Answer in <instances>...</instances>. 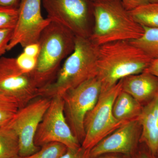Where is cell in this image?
<instances>
[{
	"mask_svg": "<svg viewBox=\"0 0 158 158\" xmlns=\"http://www.w3.org/2000/svg\"><path fill=\"white\" fill-rule=\"evenodd\" d=\"M153 60L127 40L99 46L96 77L101 84V92L126 77L143 72Z\"/></svg>",
	"mask_w": 158,
	"mask_h": 158,
	"instance_id": "1",
	"label": "cell"
},
{
	"mask_svg": "<svg viewBox=\"0 0 158 158\" xmlns=\"http://www.w3.org/2000/svg\"><path fill=\"white\" fill-rule=\"evenodd\" d=\"M91 6L94 26L89 37L98 46L138 39L144 34V27L134 20L121 0H94Z\"/></svg>",
	"mask_w": 158,
	"mask_h": 158,
	"instance_id": "2",
	"label": "cell"
},
{
	"mask_svg": "<svg viewBox=\"0 0 158 158\" xmlns=\"http://www.w3.org/2000/svg\"><path fill=\"white\" fill-rule=\"evenodd\" d=\"M98 46L89 37L75 36L74 49L61 65L53 82L40 90V96L52 99L96 77Z\"/></svg>",
	"mask_w": 158,
	"mask_h": 158,
	"instance_id": "3",
	"label": "cell"
},
{
	"mask_svg": "<svg viewBox=\"0 0 158 158\" xmlns=\"http://www.w3.org/2000/svg\"><path fill=\"white\" fill-rule=\"evenodd\" d=\"M75 38L69 30L53 22L43 31L38 42L37 64L31 73L40 90L54 81L62 61L73 50Z\"/></svg>",
	"mask_w": 158,
	"mask_h": 158,
	"instance_id": "4",
	"label": "cell"
},
{
	"mask_svg": "<svg viewBox=\"0 0 158 158\" xmlns=\"http://www.w3.org/2000/svg\"><path fill=\"white\" fill-rule=\"evenodd\" d=\"M122 90L121 80L109 90L101 93L96 105L85 116V138L81 144L84 149L90 150L127 122L119 121L113 113V103Z\"/></svg>",
	"mask_w": 158,
	"mask_h": 158,
	"instance_id": "5",
	"label": "cell"
},
{
	"mask_svg": "<svg viewBox=\"0 0 158 158\" xmlns=\"http://www.w3.org/2000/svg\"><path fill=\"white\" fill-rule=\"evenodd\" d=\"M101 90L100 82L95 77L67 90L62 95L66 121L81 144L85 138V116L96 105Z\"/></svg>",
	"mask_w": 158,
	"mask_h": 158,
	"instance_id": "6",
	"label": "cell"
},
{
	"mask_svg": "<svg viewBox=\"0 0 158 158\" xmlns=\"http://www.w3.org/2000/svg\"><path fill=\"white\" fill-rule=\"evenodd\" d=\"M0 96L15 102L19 109L40 97L32 74L22 71L15 58L0 57Z\"/></svg>",
	"mask_w": 158,
	"mask_h": 158,
	"instance_id": "7",
	"label": "cell"
},
{
	"mask_svg": "<svg viewBox=\"0 0 158 158\" xmlns=\"http://www.w3.org/2000/svg\"><path fill=\"white\" fill-rule=\"evenodd\" d=\"M52 99L39 97L18 110L9 124L18 138L21 157L27 156L38 151L40 147L34 142L40 123L50 105Z\"/></svg>",
	"mask_w": 158,
	"mask_h": 158,
	"instance_id": "8",
	"label": "cell"
},
{
	"mask_svg": "<svg viewBox=\"0 0 158 158\" xmlns=\"http://www.w3.org/2000/svg\"><path fill=\"white\" fill-rule=\"evenodd\" d=\"M34 142L40 147L51 142L61 143L72 149L81 147V143L66 121L62 96L54 97L51 99L50 105L38 126Z\"/></svg>",
	"mask_w": 158,
	"mask_h": 158,
	"instance_id": "9",
	"label": "cell"
},
{
	"mask_svg": "<svg viewBox=\"0 0 158 158\" xmlns=\"http://www.w3.org/2000/svg\"><path fill=\"white\" fill-rule=\"evenodd\" d=\"M88 0H41L51 22L65 27L75 36L89 37Z\"/></svg>",
	"mask_w": 158,
	"mask_h": 158,
	"instance_id": "10",
	"label": "cell"
},
{
	"mask_svg": "<svg viewBox=\"0 0 158 158\" xmlns=\"http://www.w3.org/2000/svg\"><path fill=\"white\" fill-rule=\"evenodd\" d=\"M41 0H21L16 25L8 47V51L17 45L24 48L37 43L51 20L44 18L41 11Z\"/></svg>",
	"mask_w": 158,
	"mask_h": 158,
	"instance_id": "11",
	"label": "cell"
},
{
	"mask_svg": "<svg viewBox=\"0 0 158 158\" xmlns=\"http://www.w3.org/2000/svg\"><path fill=\"white\" fill-rule=\"evenodd\" d=\"M141 129L138 118L127 122L92 148L90 158L107 154H131L139 141Z\"/></svg>",
	"mask_w": 158,
	"mask_h": 158,
	"instance_id": "12",
	"label": "cell"
},
{
	"mask_svg": "<svg viewBox=\"0 0 158 158\" xmlns=\"http://www.w3.org/2000/svg\"><path fill=\"white\" fill-rule=\"evenodd\" d=\"M122 81V90L141 104L148 103L158 95V78L147 72L126 77Z\"/></svg>",
	"mask_w": 158,
	"mask_h": 158,
	"instance_id": "13",
	"label": "cell"
},
{
	"mask_svg": "<svg viewBox=\"0 0 158 158\" xmlns=\"http://www.w3.org/2000/svg\"><path fill=\"white\" fill-rule=\"evenodd\" d=\"M138 119L141 126L139 141L144 142L153 155L158 152V95L143 106Z\"/></svg>",
	"mask_w": 158,
	"mask_h": 158,
	"instance_id": "14",
	"label": "cell"
},
{
	"mask_svg": "<svg viewBox=\"0 0 158 158\" xmlns=\"http://www.w3.org/2000/svg\"><path fill=\"white\" fill-rule=\"evenodd\" d=\"M142 108L141 103L122 90L113 103V115L119 121H128L138 118Z\"/></svg>",
	"mask_w": 158,
	"mask_h": 158,
	"instance_id": "15",
	"label": "cell"
},
{
	"mask_svg": "<svg viewBox=\"0 0 158 158\" xmlns=\"http://www.w3.org/2000/svg\"><path fill=\"white\" fill-rule=\"evenodd\" d=\"M19 153L18 138L14 130L9 124L0 127V158L14 157Z\"/></svg>",
	"mask_w": 158,
	"mask_h": 158,
	"instance_id": "16",
	"label": "cell"
},
{
	"mask_svg": "<svg viewBox=\"0 0 158 158\" xmlns=\"http://www.w3.org/2000/svg\"><path fill=\"white\" fill-rule=\"evenodd\" d=\"M129 11L134 20L141 25L158 28V3H148Z\"/></svg>",
	"mask_w": 158,
	"mask_h": 158,
	"instance_id": "17",
	"label": "cell"
},
{
	"mask_svg": "<svg viewBox=\"0 0 158 158\" xmlns=\"http://www.w3.org/2000/svg\"><path fill=\"white\" fill-rule=\"evenodd\" d=\"M143 27L144 30L143 36L138 39L130 40V42L152 59H158V28Z\"/></svg>",
	"mask_w": 158,
	"mask_h": 158,
	"instance_id": "18",
	"label": "cell"
},
{
	"mask_svg": "<svg viewBox=\"0 0 158 158\" xmlns=\"http://www.w3.org/2000/svg\"><path fill=\"white\" fill-rule=\"evenodd\" d=\"M67 148L58 142H51L44 144L33 154L21 158H60L65 153Z\"/></svg>",
	"mask_w": 158,
	"mask_h": 158,
	"instance_id": "19",
	"label": "cell"
},
{
	"mask_svg": "<svg viewBox=\"0 0 158 158\" xmlns=\"http://www.w3.org/2000/svg\"><path fill=\"white\" fill-rule=\"evenodd\" d=\"M19 109L15 102L0 96V127L9 124Z\"/></svg>",
	"mask_w": 158,
	"mask_h": 158,
	"instance_id": "20",
	"label": "cell"
},
{
	"mask_svg": "<svg viewBox=\"0 0 158 158\" xmlns=\"http://www.w3.org/2000/svg\"><path fill=\"white\" fill-rule=\"evenodd\" d=\"M18 16V8L0 7V30L14 29Z\"/></svg>",
	"mask_w": 158,
	"mask_h": 158,
	"instance_id": "21",
	"label": "cell"
},
{
	"mask_svg": "<svg viewBox=\"0 0 158 158\" xmlns=\"http://www.w3.org/2000/svg\"><path fill=\"white\" fill-rule=\"evenodd\" d=\"M15 59L18 67L25 73L32 72L37 64V58L31 57L23 52Z\"/></svg>",
	"mask_w": 158,
	"mask_h": 158,
	"instance_id": "22",
	"label": "cell"
},
{
	"mask_svg": "<svg viewBox=\"0 0 158 158\" xmlns=\"http://www.w3.org/2000/svg\"><path fill=\"white\" fill-rule=\"evenodd\" d=\"M13 29L0 30V57L8 51V47L11 40Z\"/></svg>",
	"mask_w": 158,
	"mask_h": 158,
	"instance_id": "23",
	"label": "cell"
},
{
	"mask_svg": "<svg viewBox=\"0 0 158 158\" xmlns=\"http://www.w3.org/2000/svg\"><path fill=\"white\" fill-rule=\"evenodd\" d=\"M89 152L90 150L84 149L81 146L76 149L67 148L60 158H90Z\"/></svg>",
	"mask_w": 158,
	"mask_h": 158,
	"instance_id": "24",
	"label": "cell"
},
{
	"mask_svg": "<svg viewBox=\"0 0 158 158\" xmlns=\"http://www.w3.org/2000/svg\"><path fill=\"white\" fill-rule=\"evenodd\" d=\"M123 5L128 11H131L139 6L150 3L148 0H121Z\"/></svg>",
	"mask_w": 158,
	"mask_h": 158,
	"instance_id": "25",
	"label": "cell"
},
{
	"mask_svg": "<svg viewBox=\"0 0 158 158\" xmlns=\"http://www.w3.org/2000/svg\"><path fill=\"white\" fill-rule=\"evenodd\" d=\"M40 50L39 43L31 44L24 48L23 52L31 57L37 58Z\"/></svg>",
	"mask_w": 158,
	"mask_h": 158,
	"instance_id": "26",
	"label": "cell"
},
{
	"mask_svg": "<svg viewBox=\"0 0 158 158\" xmlns=\"http://www.w3.org/2000/svg\"><path fill=\"white\" fill-rule=\"evenodd\" d=\"M21 0H0V7L18 9Z\"/></svg>",
	"mask_w": 158,
	"mask_h": 158,
	"instance_id": "27",
	"label": "cell"
},
{
	"mask_svg": "<svg viewBox=\"0 0 158 158\" xmlns=\"http://www.w3.org/2000/svg\"><path fill=\"white\" fill-rule=\"evenodd\" d=\"M144 71L152 74L158 78V59H153L149 67Z\"/></svg>",
	"mask_w": 158,
	"mask_h": 158,
	"instance_id": "28",
	"label": "cell"
},
{
	"mask_svg": "<svg viewBox=\"0 0 158 158\" xmlns=\"http://www.w3.org/2000/svg\"><path fill=\"white\" fill-rule=\"evenodd\" d=\"M121 158L118 157V156H114L112 155H110V154H107L102 155L98 156L96 157L95 158Z\"/></svg>",
	"mask_w": 158,
	"mask_h": 158,
	"instance_id": "29",
	"label": "cell"
},
{
	"mask_svg": "<svg viewBox=\"0 0 158 158\" xmlns=\"http://www.w3.org/2000/svg\"><path fill=\"white\" fill-rule=\"evenodd\" d=\"M137 158H149L147 155L144 153H141L138 156Z\"/></svg>",
	"mask_w": 158,
	"mask_h": 158,
	"instance_id": "30",
	"label": "cell"
},
{
	"mask_svg": "<svg viewBox=\"0 0 158 158\" xmlns=\"http://www.w3.org/2000/svg\"><path fill=\"white\" fill-rule=\"evenodd\" d=\"M150 3H158V0H148Z\"/></svg>",
	"mask_w": 158,
	"mask_h": 158,
	"instance_id": "31",
	"label": "cell"
},
{
	"mask_svg": "<svg viewBox=\"0 0 158 158\" xmlns=\"http://www.w3.org/2000/svg\"><path fill=\"white\" fill-rule=\"evenodd\" d=\"M11 158H21L19 156H17L14 157H12Z\"/></svg>",
	"mask_w": 158,
	"mask_h": 158,
	"instance_id": "32",
	"label": "cell"
},
{
	"mask_svg": "<svg viewBox=\"0 0 158 158\" xmlns=\"http://www.w3.org/2000/svg\"><path fill=\"white\" fill-rule=\"evenodd\" d=\"M92 1H94V0H92Z\"/></svg>",
	"mask_w": 158,
	"mask_h": 158,
	"instance_id": "33",
	"label": "cell"
}]
</instances>
